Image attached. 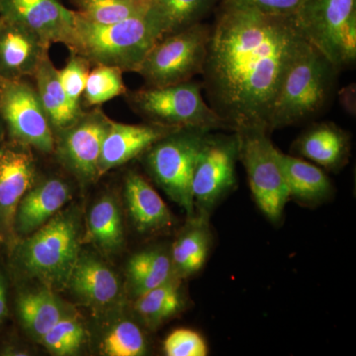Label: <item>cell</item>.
<instances>
[{"mask_svg":"<svg viewBox=\"0 0 356 356\" xmlns=\"http://www.w3.org/2000/svg\"><path fill=\"white\" fill-rule=\"evenodd\" d=\"M92 65L79 54L70 51L69 58L62 70H58L60 83L69 100L70 107L76 114L83 109V95L86 81Z\"/></svg>","mask_w":356,"mask_h":356,"instance_id":"cell-33","label":"cell"},{"mask_svg":"<svg viewBox=\"0 0 356 356\" xmlns=\"http://www.w3.org/2000/svg\"><path fill=\"white\" fill-rule=\"evenodd\" d=\"M86 341L83 325L72 314L65 316L49 330L39 343L54 355H76Z\"/></svg>","mask_w":356,"mask_h":356,"instance_id":"cell-32","label":"cell"},{"mask_svg":"<svg viewBox=\"0 0 356 356\" xmlns=\"http://www.w3.org/2000/svg\"><path fill=\"white\" fill-rule=\"evenodd\" d=\"M152 0H70L74 11L95 24H114L145 15Z\"/></svg>","mask_w":356,"mask_h":356,"instance_id":"cell-29","label":"cell"},{"mask_svg":"<svg viewBox=\"0 0 356 356\" xmlns=\"http://www.w3.org/2000/svg\"><path fill=\"white\" fill-rule=\"evenodd\" d=\"M158 41L146 14L102 25L89 22L76 13L74 33L67 49L88 60L92 67L109 65L123 72L137 74Z\"/></svg>","mask_w":356,"mask_h":356,"instance_id":"cell-4","label":"cell"},{"mask_svg":"<svg viewBox=\"0 0 356 356\" xmlns=\"http://www.w3.org/2000/svg\"><path fill=\"white\" fill-rule=\"evenodd\" d=\"M2 83H3V81L0 79V95H1Z\"/></svg>","mask_w":356,"mask_h":356,"instance_id":"cell-38","label":"cell"},{"mask_svg":"<svg viewBox=\"0 0 356 356\" xmlns=\"http://www.w3.org/2000/svg\"><path fill=\"white\" fill-rule=\"evenodd\" d=\"M72 199L70 184L60 177L36 181L21 199L14 216L16 242L32 235Z\"/></svg>","mask_w":356,"mask_h":356,"instance_id":"cell-17","label":"cell"},{"mask_svg":"<svg viewBox=\"0 0 356 356\" xmlns=\"http://www.w3.org/2000/svg\"><path fill=\"white\" fill-rule=\"evenodd\" d=\"M126 273L130 291L135 299L177 277L173 270L170 250L163 248H147L132 255Z\"/></svg>","mask_w":356,"mask_h":356,"instance_id":"cell-26","label":"cell"},{"mask_svg":"<svg viewBox=\"0 0 356 356\" xmlns=\"http://www.w3.org/2000/svg\"><path fill=\"white\" fill-rule=\"evenodd\" d=\"M181 281L172 278L135 299L134 309L149 329H156L184 310L186 300Z\"/></svg>","mask_w":356,"mask_h":356,"instance_id":"cell-28","label":"cell"},{"mask_svg":"<svg viewBox=\"0 0 356 356\" xmlns=\"http://www.w3.org/2000/svg\"><path fill=\"white\" fill-rule=\"evenodd\" d=\"M36 181L32 147L6 137L0 146V236L7 245L16 242L14 216L18 204Z\"/></svg>","mask_w":356,"mask_h":356,"instance_id":"cell-13","label":"cell"},{"mask_svg":"<svg viewBox=\"0 0 356 356\" xmlns=\"http://www.w3.org/2000/svg\"><path fill=\"white\" fill-rule=\"evenodd\" d=\"M238 152V136L234 131L204 135L192 172L194 215L210 218L218 204L235 189Z\"/></svg>","mask_w":356,"mask_h":356,"instance_id":"cell-8","label":"cell"},{"mask_svg":"<svg viewBox=\"0 0 356 356\" xmlns=\"http://www.w3.org/2000/svg\"><path fill=\"white\" fill-rule=\"evenodd\" d=\"M65 288L77 301L95 309L112 305L121 294L116 273L102 259L88 252L79 254Z\"/></svg>","mask_w":356,"mask_h":356,"instance_id":"cell-19","label":"cell"},{"mask_svg":"<svg viewBox=\"0 0 356 356\" xmlns=\"http://www.w3.org/2000/svg\"><path fill=\"white\" fill-rule=\"evenodd\" d=\"M210 131L177 129L161 138L140 156L152 179L173 202L194 216L191 179L194 161L204 135Z\"/></svg>","mask_w":356,"mask_h":356,"instance_id":"cell-7","label":"cell"},{"mask_svg":"<svg viewBox=\"0 0 356 356\" xmlns=\"http://www.w3.org/2000/svg\"><path fill=\"white\" fill-rule=\"evenodd\" d=\"M270 15H294L308 0H221Z\"/></svg>","mask_w":356,"mask_h":356,"instance_id":"cell-35","label":"cell"},{"mask_svg":"<svg viewBox=\"0 0 356 356\" xmlns=\"http://www.w3.org/2000/svg\"><path fill=\"white\" fill-rule=\"evenodd\" d=\"M2 243H3V241H2L1 236H0V247H1Z\"/></svg>","mask_w":356,"mask_h":356,"instance_id":"cell-39","label":"cell"},{"mask_svg":"<svg viewBox=\"0 0 356 356\" xmlns=\"http://www.w3.org/2000/svg\"><path fill=\"white\" fill-rule=\"evenodd\" d=\"M111 119L99 106L83 111L67 127L55 132L54 154L81 184L98 179V161Z\"/></svg>","mask_w":356,"mask_h":356,"instance_id":"cell-12","label":"cell"},{"mask_svg":"<svg viewBox=\"0 0 356 356\" xmlns=\"http://www.w3.org/2000/svg\"><path fill=\"white\" fill-rule=\"evenodd\" d=\"M339 70L310 43L293 60L281 83L269 132L317 118L331 105Z\"/></svg>","mask_w":356,"mask_h":356,"instance_id":"cell-2","label":"cell"},{"mask_svg":"<svg viewBox=\"0 0 356 356\" xmlns=\"http://www.w3.org/2000/svg\"><path fill=\"white\" fill-rule=\"evenodd\" d=\"M6 138V126H4L3 121H2L1 117H0V146H1L3 140Z\"/></svg>","mask_w":356,"mask_h":356,"instance_id":"cell-37","label":"cell"},{"mask_svg":"<svg viewBox=\"0 0 356 356\" xmlns=\"http://www.w3.org/2000/svg\"><path fill=\"white\" fill-rule=\"evenodd\" d=\"M163 350L168 356H206L209 351L202 336L189 329L175 330L168 334Z\"/></svg>","mask_w":356,"mask_h":356,"instance_id":"cell-34","label":"cell"},{"mask_svg":"<svg viewBox=\"0 0 356 356\" xmlns=\"http://www.w3.org/2000/svg\"><path fill=\"white\" fill-rule=\"evenodd\" d=\"M292 152L323 170L337 172L350 159V135L332 122L314 123L294 140Z\"/></svg>","mask_w":356,"mask_h":356,"instance_id":"cell-18","label":"cell"},{"mask_svg":"<svg viewBox=\"0 0 356 356\" xmlns=\"http://www.w3.org/2000/svg\"><path fill=\"white\" fill-rule=\"evenodd\" d=\"M211 25L201 22L159 40L137 74L146 86H165L191 81L203 74Z\"/></svg>","mask_w":356,"mask_h":356,"instance_id":"cell-10","label":"cell"},{"mask_svg":"<svg viewBox=\"0 0 356 356\" xmlns=\"http://www.w3.org/2000/svg\"><path fill=\"white\" fill-rule=\"evenodd\" d=\"M236 132L240 142L238 161L245 166L252 197L269 221L280 222L290 198L278 159V149L269 138L270 133L261 126L245 127Z\"/></svg>","mask_w":356,"mask_h":356,"instance_id":"cell-9","label":"cell"},{"mask_svg":"<svg viewBox=\"0 0 356 356\" xmlns=\"http://www.w3.org/2000/svg\"><path fill=\"white\" fill-rule=\"evenodd\" d=\"M0 21H1V20H0Z\"/></svg>","mask_w":356,"mask_h":356,"instance_id":"cell-40","label":"cell"},{"mask_svg":"<svg viewBox=\"0 0 356 356\" xmlns=\"http://www.w3.org/2000/svg\"><path fill=\"white\" fill-rule=\"evenodd\" d=\"M20 241L15 257L23 273L54 291L64 289L81 254V213L74 206L60 210Z\"/></svg>","mask_w":356,"mask_h":356,"instance_id":"cell-3","label":"cell"},{"mask_svg":"<svg viewBox=\"0 0 356 356\" xmlns=\"http://www.w3.org/2000/svg\"><path fill=\"white\" fill-rule=\"evenodd\" d=\"M124 196L131 220L142 234L170 228L173 215L151 184L139 172L126 175Z\"/></svg>","mask_w":356,"mask_h":356,"instance_id":"cell-20","label":"cell"},{"mask_svg":"<svg viewBox=\"0 0 356 356\" xmlns=\"http://www.w3.org/2000/svg\"><path fill=\"white\" fill-rule=\"evenodd\" d=\"M308 44L294 15L220 2L211 25L202 86L208 104L229 131L252 126L268 130L285 74Z\"/></svg>","mask_w":356,"mask_h":356,"instance_id":"cell-1","label":"cell"},{"mask_svg":"<svg viewBox=\"0 0 356 356\" xmlns=\"http://www.w3.org/2000/svg\"><path fill=\"white\" fill-rule=\"evenodd\" d=\"M307 41L341 72L356 60V0H308L294 14Z\"/></svg>","mask_w":356,"mask_h":356,"instance_id":"cell-6","label":"cell"},{"mask_svg":"<svg viewBox=\"0 0 356 356\" xmlns=\"http://www.w3.org/2000/svg\"><path fill=\"white\" fill-rule=\"evenodd\" d=\"M124 72L109 65L91 67L83 95V102L88 107H97L103 103L125 95L129 89L124 83Z\"/></svg>","mask_w":356,"mask_h":356,"instance_id":"cell-30","label":"cell"},{"mask_svg":"<svg viewBox=\"0 0 356 356\" xmlns=\"http://www.w3.org/2000/svg\"><path fill=\"white\" fill-rule=\"evenodd\" d=\"M277 156L290 199L307 207H316L332 197L334 185L322 168L280 149Z\"/></svg>","mask_w":356,"mask_h":356,"instance_id":"cell-21","label":"cell"},{"mask_svg":"<svg viewBox=\"0 0 356 356\" xmlns=\"http://www.w3.org/2000/svg\"><path fill=\"white\" fill-rule=\"evenodd\" d=\"M16 311L25 331L37 341L58 321L70 315L64 302L47 287L20 294L16 301Z\"/></svg>","mask_w":356,"mask_h":356,"instance_id":"cell-24","label":"cell"},{"mask_svg":"<svg viewBox=\"0 0 356 356\" xmlns=\"http://www.w3.org/2000/svg\"><path fill=\"white\" fill-rule=\"evenodd\" d=\"M221 0H152L146 13L159 40L202 22Z\"/></svg>","mask_w":356,"mask_h":356,"instance_id":"cell-23","label":"cell"},{"mask_svg":"<svg viewBox=\"0 0 356 356\" xmlns=\"http://www.w3.org/2000/svg\"><path fill=\"white\" fill-rule=\"evenodd\" d=\"M0 20V79H32L51 44L27 28Z\"/></svg>","mask_w":356,"mask_h":356,"instance_id":"cell-15","label":"cell"},{"mask_svg":"<svg viewBox=\"0 0 356 356\" xmlns=\"http://www.w3.org/2000/svg\"><path fill=\"white\" fill-rule=\"evenodd\" d=\"M146 334L137 323L122 320L106 332L102 343V353L107 356H142L147 355Z\"/></svg>","mask_w":356,"mask_h":356,"instance_id":"cell-31","label":"cell"},{"mask_svg":"<svg viewBox=\"0 0 356 356\" xmlns=\"http://www.w3.org/2000/svg\"><path fill=\"white\" fill-rule=\"evenodd\" d=\"M177 129L156 124H124L112 120L98 161V177L142 156L161 138Z\"/></svg>","mask_w":356,"mask_h":356,"instance_id":"cell-16","label":"cell"},{"mask_svg":"<svg viewBox=\"0 0 356 356\" xmlns=\"http://www.w3.org/2000/svg\"><path fill=\"white\" fill-rule=\"evenodd\" d=\"M76 13L62 0H0V18L27 28L49 44L69 47Z\"/></svg>","mask_w":356,"mask_h":356,"instance_id":"cell-14","label":"cell"},{"mask_svg":"<svg viewBox=\"0 0 356 356\" xmlns=\"http://www.w3.org/2000/svg\"><path fill=\"white\" fill-rule=\"evenodd\" d=\"M7 315V286L3 274L0 273V325Z\"/></svg>","mask_w":356,"mask_h":356,"instance_id":"cell-36","label":"cell"},{"mask_svg":"<svg viewBox=\"0 0 356 356\" xmlns=\"http://www.w3.org/2000/svg\"><path fill=\"white\" fill-rule=\"evenodd\" d=\"M0 117L8 139L17 140L40 153H54L55 131L31 79L3 81Z\"/></svg>","mask_w":356,"mask_h":356,"instance_id":"cell-11","label":"cell"},{"mask_svg":"<svg viewBox=\"0 0 356 356\" xmlns=\"http://www.w3.org/2000/svg\"><path fill=\"white\" fill-rule=\"evenodd\" d=\"M212 242L210 218L189 217L170 250L175 275L184 280L199 273L207 261Z\"/></svg>","mask_w":356,"mask_h":356,"instance_id":"cell-22","label":"cell"},{"mask_svg":"<svg viewBox=\"0 0 356 356\" xmlns=\"http://www.w3.org/2000/svg\"><path fill=\"white\" fill-rule=\"evenodd\" d=\"M35 88L44 111L50 119L54 131L67 127L76 120V114L70 107L64 88L60 83L58 70L51 62L50 53L44 56L32 77Z\"/></svg>","mask_w":356,"mask_h":356,"instance_id":"cell-27","label":"cell"},{"mask_svg":"<svg viewBox=\"0 0 356 356\" xmlns=\"http://www.w3.org/2000/svg\"><path fill=\"white\" fill-rule=\"evenodd\" d=\"M83 241L92 243L103 254H116L125 243L123 219L116 198L103 195L90 211Z\"/></svg>","mask_w":356,"mask_h":356,"instance_id":"cell-25","label":"cell"},{"mask_svg":"<svg viewBox=\"0 0 356 356\" xmlns=\"http://www.w3.org/2000/svg\"><path fill=\"white\" fill-rule=\"evenodd\" d=\"M197 81L165 86H145L128 90L125 98L130 108L147 123L172 129L197 128L229 131L211 108Z\"/></svg>","mask_w":356,"mask_h":356,"instance_id":"cell-5","label":"cell"}]
</instances>
